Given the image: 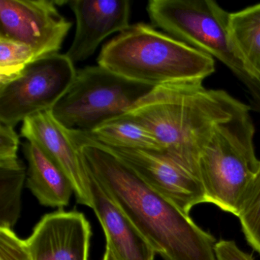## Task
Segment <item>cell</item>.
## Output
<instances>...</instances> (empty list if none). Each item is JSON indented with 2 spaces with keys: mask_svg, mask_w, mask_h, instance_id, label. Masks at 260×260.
Returning <instances> with one entry per match:
<instances>
[{
  "mask_svg": "<svg viewBox=\"0 0 260 260\" xmlns=\"http://www.w3.org/2000/svg\"><path fill=\"white\" fill-rule=\"evenodd\" d=\"M250 110L249 106L219 124L199 160L207 203L237 217L243 194L260 164L255 156Z\"/></svg>",
  "mask_w": 260,
  "mask_h": 260,
  "instance_id": "5",
  "label": "cell"
},
{
  "mask_svg": "<svg viewBox=\"0 0 260 260\" xmlns=\"http://www.w3.org/2000/svg\"><path fill=\"white\" fill-rule=\"evenodd\" d=\"M230 26L243 59L260 78V4L231 13Z\"/></svg>",
  "mask_w": 260,
  "mask_h": 260,
  "instance_id": "16",
  "label": "cell"
},
{
  "mask_svg": "<svg viewBox=\"0 0 260 260\" xmlns=\"http://www.w3.org/2000/svg\"><path fill=\"white\" fill-rule=\"evenodd\" d=\"M36 60L30 47L0 38V85L13 80Z\"/></svg>",
  "mask_w": 260,
  "mask_h": 260,
  "instance_id": "19",
  "label": "cell"
},
{
  "mask_svg": "<svg viewBox=\"0 0 260 260\" xmlns=\"http://www.w3.org/2000/svg\"><path fill=\"white\" fill-rule=\"evenodd\" d=\"M110 148L146 183L185 214H189L196 205L207 203L200 179L164 153Z\"/></svg>",
  "mask_w": 260,
  "mask_h": 260,
  "instance_id": "10",
  "label": "cell"
},
{
  "mask_svg": "<svg viewBox=\"0 0 260 260\" xmlns=\"http://www.w3.org/2000/svg\"><path fill=\"white\" fill-rule=\"evenodd\" d=\"M217 260H254L252 255L240 249L233 240H220L216 243Z\"/></svg>",
  "mask_w": 260,
  "mask_h": 260,
  "instance_id": "22",
  "label": "cell"
},
{
  "mask_svg": "<svg viewBox=\"0 0 260 260\" xmlns=\"http://www.w3.org/2000/svg\"><path fill=\"white\" fill-rule=\"evenodd\" d=\"M237 217L246 241L260 255V164L243 194Z\"/></svg>",
  "mask_w": 260,
  "mask_h": 260,
  "instance_id": "18",
  "label": "cell"
},
{
  "mask_svg": "<svg viewBox=\"0 0 260 260\" xmlns=\"http://www.w3.org/2000/svg\"><path fill=\"white\" fill-rule=\"evenodd\" d=\"M77 72L66 54L35 60L16 78L0 85V123L15 127L36 114L52 110Z\"/></svg>",
  "mask_w": 260,
  "mask_h": 260,
  "instance_id": "7",
  "label": "cell"
},
{
  "mask_svg": "<svg viewBox=\"0 0 260 260\" xmlns=\"http://www.w3.org/2000/svg\"><path fill=\"white\" fill-rule=\"evenodd\" d=\"M77 20L75 36L66 53L75 64L87 60L111 35L131 26L132 5L127 0L67 1Z\"/></svg>",
  "mask_w": 260,
  "mask_h": 260,
  "instance_id": "12",
  "label": "cell"
},
{
  "mask_svg": "<svg viewBox=\"0 0 260 260\" xmlns=\"http://www.w3.org/2000/svg\"><path fill=\"white\" fill-rule=\"evenodd\" d=\"M98 63L152 87L203 83L215 71L214 58L144 22L131 25L103 46Z\"/></svg>",
  "mask_w": 260,
  "mask_h": 260,
  "instance_id": "3",
  "label": "cell"
},
{
  "mask_svg": "<svg viewBox=\"0 0 260 260\" xmlns=\"http://www.w3.org/2000/svg\"><path fill=\"white\" fill-rule=\"evenodd\" d=\"M22 151L28 166L27 185L39 203L60 208L69 205L74 188L63 172L33 143L26 141Z\"/></svg>",
  "mask_w": 260,
  "mask_h": 260,
  "instance_id": "14",
  "label": "cell"
},
{
  "mask_svg": "<svg viewBox=\"0 0 260 260\" xmlns=\"http://www.w3.org/2000/svg\"><path fill=\"white\" fill-rule=\"evenodd\" d=\"M153 88L100 65L86 67L77 71L74 83L51 111L68 130L90 133L127 114Z\"/></svg>",
  "mask_w": 260,
  "mask_h": 260,
  "instance_id": "6",
  "label": "cell"
},
{
  "mask_svg": "<svg viewBox=\"0 0 260 260\" xmlns=\"http://www.w3.org/2000/svg\"><path fill=\"white\" fill-rule=\"evenodd\" d=\"M152 24L225 65L243 83L251 109L260 112V78L246 63L231 31V13L212 0H150Z\"/></svg>",
  "mask_w": 260,
  "mask_h": 260,
  "instance_id": "4",
  "label": "cell"
},
{
  "mask_svg": "<svg viewBox=\"0 0 260 260\" xmlns=\"http://www.w3.org/2000/svg\"><path fill=\"white\" fill-rule=\"evenodd\" d=\"M26 170L20 159L0 162V228L12 229L20 216Z\"/></svg>",
  "mask_w": 260,
  "mask_h": 260,
  "instance_id": "17",
  "label": "cell"
},
{
  "mask_svg": "<svg viewBox=\"0 0 260 260\" xmlns=\"http://www.w3.org/2000/svg\"><path fill=\"white\" fill-rule=\"evenodd\" d=\"M248 107L225 91L186 82L156 86L125 115L151 132L161 153L200 179L199 157L216 127Z\"/></svg>",
  "mask_w": 260,
  "mask_h": 260,
  "instance_id": "2",
  "label": "cell"
},
{
  "mask_svg": "<svg viewBox=\"0 0 260 260\" xmlns=\"http://www.w3.org/2000/svg\"><path fill=\"white\" fill-rule=\"evenodd\" d=\"M89 174L164 260H217V241L146 183L110 147L71 131Z\"/></svg>",
  "mask_w": 260,
  "mask_h": 260,
  "instance_id": "1",
  "label": "cell"
},
{
  "mask_svg": "<svg viewBox=\"0 0 260 260\" xmlns=\"http://www.w3.org/2000/svg\"><path fill=\"white\" fill-rule=\"evenodd\" d=\"M19 137L14 127L0 123V162L19 159Z\"/></svg>",
  "mask_w": 260,
  "mask_h": 260,
  "instance_id": "21",
  "label": "cell"
},
{
  "mask_svg": "<svg viewBox=\"0 0 260 260\" xmlns=\"http://www.w3.org/2000/svg\"><path fill=\"white\" fill-rule=\"evenodd\" d=\"M21 135L36 144L63 172L72 183L77 202L92 208L90 176L78 146L52 111L26 118L22 122Z\"/></svg>",
  "mask_w": 260,
  "mask_h": 260,
  "instance_id": "9",
  "label": "cell"
},
{
  "mask_svg": "<svg viewBox=\"0 0 260 260\" xmlns=\"http://www.w3.org/2000/svg\"><path fill=\"white\" fill-rule=\"evenodd\" d=\"M0 260H31L25 240L13 229L0 228Z\"/></svg>",
  "mask_w": 260,
  "mask_h": 260,
  "instance_id": "20",
  "label": "cell"
},
{
  "mask_svg": "<svg viewBox=\"0 0 260 260\" xmlns=\"http://www.w3.org/2000/svg\"><path fill=\"white\" fill-rule=\"evenodd\" d=\"M89 176L92 209L106 234V245L118 260H154L156 253L148 241L101 185Z\"/></svg>",
  "mask_w": 260,
  "mask_h": 260,
  "instance_id": "13",
  "label": "cell"
},
{
  "mask_svg": "<svg viewBox=\"0 0 260 260\" xmlns=\"http://www.w3.org/2000/svg\"><path fill=\"white\" fill-rule=\"evenodd\" d=\"M103 260H118L110 246L108 245H106V252H105Z\"/></svg>",
  "mask_w": 260,
  "mask_h": 260,
  "instance_id": "23",
  "label": "cell"
},
{
  "mask_svg": "<svg viewBox=\"0 0 260 260\" xmlns=\"http://www.w3.org/2000/svg\"><path fill=\"white\" fill-rule=\"evenodd\" d=\"M85 134L112 148L162 152L160 144L151 132L126 115L103 124L90 133Z\"/></svg>",
  "mask_w": 260,
  "mask_h": 260,
  "instance_id": "15",
  "label": "cell"
},
{
  "mask_svg": "<svg viewBox=\"0 0 260 260\" xmlns=\"http://www.w3.org/2000/svg\"><path fill=\"white\" fill-rule=\"evenodd\" d=\"M57 7L49 0H1L0 38L30 47L36 60L59 54L72 22Z\"/></svg>",
  "mask_w": 260,
  "mask_h": 260,
  "instance_id": "8",
  "label": "cell"
},
{
  "mask_svg": "<svg viewBox=\"0 0 260 260\" xmlns=\"http://www.w3.org/2000/svg\"><path fill=\"white\" fill-rule=\"evenodd\" d=\"M91 226L83 213L45 214L25 240L31 260H89Z\"/></svg>",
  "mask_w": 260,
  "mask_h": 260,
  "instance_id": "11",
  "label": "cell"
}]
</instances>
